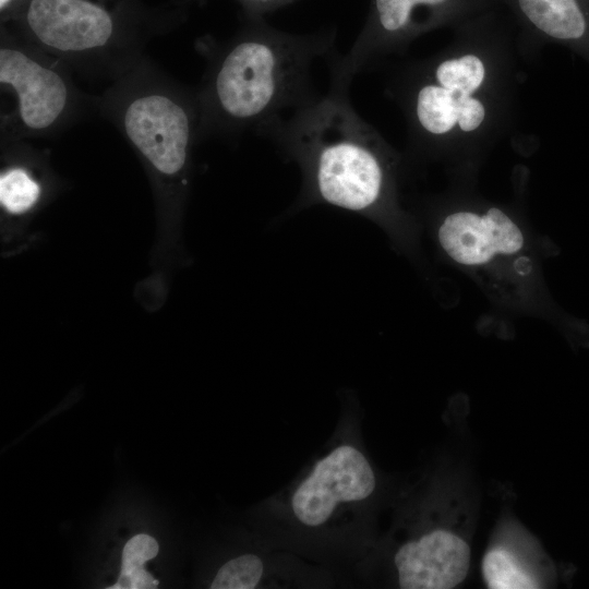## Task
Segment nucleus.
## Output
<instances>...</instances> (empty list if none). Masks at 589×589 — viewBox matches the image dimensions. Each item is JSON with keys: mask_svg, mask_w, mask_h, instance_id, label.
<instances>
[{"mask_svg": "<svg viewBox=\"0 0 589 589\" xmlns=\"http://www.w3.org/2000/svg\"><path fill=\"white\" fill-rule=\"evenodd\" d=\"M335 31L292 34L262 17L224 41L202 39L205 72L196 87L202 137L261 135L269 125L313 99L312 69L336 50Z\"/></svg>", "mask_w": 589, "mask_h": 589, "instance_id": "1", "label": "nucleus"}, {"mask_svg": "<svg viewBox=\"0 0 589 589\" xmlns=\"http://www.w3.org/2000/svg\"><path fill=\"white\" fill-rule=\"evenodd\" d=\"M349 88L329 80L325 94H317L261 135L301 171L297 208L326 204L399 232L406 225L396 203L393 157L351 105Z\"/></svg>", "mask_w": 589, "mask_h": 589, "instance_id": "2", "label": "nucleus"}, {"mask_svg": "<svg viewBox=\"0 0 589 589\" xmlns=\"http://www.w3.org/2000/svg\"><path fill=\"white\" fill-rule=\"evenodd\" d=\"M96 115L109 121L142 159L163 199L182 201L194 145L203 140L196 87L164 72L147 56L100 94Z\"/></svg>", "mask_w": 589, "mask_h": 589, "instance_id": "3", "label": "nucleus"}, {"mask_svg": "<svg viewBox=\"0 0 589 589\" xmlns=\"http://www.w3.org/2000/svg\"><path fill=\"white\" fill-rule=\"evenodd\" d=\"M74 74L112 82L146 55L155 27L133 0H22L12 22Z\"/></svg>", "mask_w": 589, "mask_h": 589, "instance_id": "4", "label": "nucleus"}, {"mask_svg": "<svg viewBox=\"0 0 589 589\" xmlns=\"http://www.w3.org/2000/svg\"><path fill=\"white\" fill-rule=\"evenodd\" d=\"M74 73L9 27L0 35V143L55 139L96 113Z\"/></svg>", "mask_w": 589, "mask_h": 589, "instance_id": "5", "label": "nucleus"}, {"mask_svg": "<svg viewBox=\"0 0 589 589\" xmlns=\"http://www.w3.org/2000/svg\"><path fill=\"white\" fill-rule=\"evenodd\" d=\"M375 488L365 454L354 441L344 440L318 456L288 489L285 515L303 532H328L345 515H356Z\"/></svg>", "mask_w": 589, "mask_h": 589, "instance_id": "6", "label": "nucleus"}, {"mask_svg": "<svg viewBox=\"0 0 589 589\" xmlns=\"http://www.w3.org/2000/svg\"><path fill=\"white\" fill-rule=\"evenodd\" d=\"M437 240L450 260L477 274L503 267L513 268L520 278L531 274L524 232L497 207L447 215L437 229Z\"/></svg>", "mask_w": 589, "mask_h": 589, "instance_id": "7", "label": "nucleus"}, {"mask_svg": "<svg viewBox=\"0 0 589 589\" xmlns=\"http://www.w3.org/2000/svg\"><path fill=\"white\" fill-rule=\"evenodd\" d=\"M394 565L400 588L450 589L468 574L470 548L455 533L437 529L400 545Z\"/></svg>", "mask_w": 589, "mask_h": 589, "instance_id": "8", "label": "nucleus"}, {"mask_svg": "<svg viewBox=\"0 0 589 589\" xmlns=\"http://www.w3.org/2000/svg\"><path fill=\"white\" fill-rule=\"evenodd\" d=\"M39 153L26 140L1 143L5 166L0 173V204L5 213L23 215L40 203L44 184L33 168Z\"/></svg>", "mask_w": 589, "mask_h": 589, "instance_id": "9", "label": "nucleus"}, {"mask_svg": "<svg viewBox=\"0 0 589 589\" xmlns=\"http://www.w3.org/2000/svg\"><path fill=\"white\" fill-rule=\"evenodd\" d=\"M528 21L560 40H580L589 31V0H517Z\"/></svg>", "mask_w": 589, "mask_h": 589, "instance_id": "10", "label": "nucleus"}, {"mask_svg": "<svg viewBox=\"0 0 589 589\" xmlns=\"http://www.w3.org/2000/svg\"><path fill=\"white\" fill-rule=\"evenodd\" d=\"M470 96L450 91L437 83L420 85L413 98V116L417 125L430 135L449 132L456 123L464 100Z\"/></svg>", "mask_w": 589, "mask_h": 589, "instance_id": "11", "label": "nucleus"}, {"mask_svg": "<svg viewBox=\"0 0 589 589\" xmlns=\"http://www.w3.org/2000/svg\"><path fill=\"white\" fill-rule=\"evenodd\" d=\"M485 584L492 589H533L537 581L502 548L490 550L482 562Z\"/></svg>", "mask_w": 589, "mask_h": 589, "instance_id": "12", "label": "nucleus"}, {"mask_svg": "<svg viewBox=\"0 0 589 589\" xmlns=\"http://www.w3.org/2000/svg\"><path fill=\"white\" fill-rule=\"evenodd\" d=\"M269 576V567L254 554H244L225 563L211 584L213 589L257 588Z\"/></svg>", "mask_w": 589, "mask_h": 589, "instance_id": "13", "label": "nucleus"}, {"mask_svg": "<svg viewBox=\"0 0 589 589\" xmlns=\"http://www.w3.org/2000/svg\"><path fill=\"white\" fill-rule=\"evenodd\" d=\"M434 74L436 83L441 86L471 95L481 86L485 69L480 58L466 55L444 60L436 67Z\"/></svg>", "mask_w": 589, "mask_h": 589, "instance_id": "14", "label": "nucleus"}, {"mask_svg": "<svg viewBox=\"0 0 589 589\" xmlns=\"http://www.w3.org/2000/svg\"><path fill=\"white\" fill-rule=\"evenodd\" d=\"M158 553V543L148 534L140 533L131 538L124 545L121 572L143 568L148 560Z\"/></svg>", "mask_w": 589, "mask_h": 589, "instance_id": "15", "label": "nucleus"}, {"mask_svg": "<svg viewBox=\"0 0 589 589\" xmlns=\"http://www.w3.org/2000/svg\"><path fill=\"white\" fill-rule=\"evenodd\" d=\"M158 580L154 579L144 568L120 572L119 579L110 589H148L156 588Z\"/></svg>", "mask_w": 589, "mask_h": 589, "instance_id": "16", "label": "nucleus"}, {"mask_svg": "<svg viewBox=\"0 0 589 589\" xmlns=\"http://www.w3.org/2000/svg\"><path fill=\"white\" fill-rule=\"evenodd\" d=\"M247 11L248 19L262 17L266 12L277 9L291 0H240Z\"/></svg>", "mask_w": 589, "mask_h": 589, "instance_id": "17", "label": "nucleus"}]
</instances>
